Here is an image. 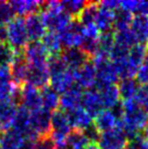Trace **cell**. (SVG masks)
Instances as JSON below:
<instances>
[{"label": "cell", "instance_id": "1", "mask_svg": "<svg viewBox=\"0 0 148 149\" xmlns=\"http://www.w3.org/2000/svg\"><path fill=\"white\" fill-rule=\"evenodd\" d=\"M123 104V116L120 123V127L123 130L128 141L138 137L148 122V114L142 108L137 99L126 100Z\"/></svg>", "mask_w": 148, "mask_h": 149}, {"label": "cell", "instance_id": "2", "mask_svg": "<svg viewBox=\"0 0 148 149\" xmlns=\"http://www.w3.org/2000/svg\"><path fill=\"white\" fill-rule=\"evenodd\" d=\"M39 15L48 32L59 33L72 22V17L62 11L60 1H48L43 3Z\"/></svg>", "mask_w": 148, "mask_h": 149}, {"label": "cell", "instance_id": "3", "mask_svg": "<svg viewBox=\"0 0 148 149\" xmlns=\"http://www.w3.org/2000/svg\"><path fill=\"white\" fill-rule=\"evenodd\" d=\"M93 64L96 69V84L94 87L97 88L108 85H115L119 77L109 57L97 54L93 57Z\"/></svg>", "mask_w": 148, "mask_h": 149}, {"label": "cell", "instance_id": "4", "mask_svg": "<svg viewBox=\"0 0 148 149\" xmlns=\"http://www.w3.org/2000/svg\"><path fill=\"white\" fill-rule=\"evenodd\" d=\"M7 29V42L13 49L20 52L29 44V35L25 27V20L17 17L6 25Z\"/></svg>", "mask_w": 148, "mask_h": 149}, {"label": "cell", "instance_id": "5", "mask_svg": "<svg viewBox=\"0 0 148 149\" xmlns=\"http://www.w3.org/2000/svg\"><path fill=\"white\" fill-rule=\"evenodd\" d=\"M72 132L69 120L64 111L57 110L51 114V130L49 136L54 141L56 146L66 143L68 135Z\"/></svg>", "mask_w": 148, "mask_h": 149}, {"label": "cell", "instance_id": "6", "mask_svg": "<svg viewBox=\"0 0 148 149\" xmlns=\"http://www.w3.org/2000/svg\"><path fill=\"white\" fill-rule=\"evenodd\" d=\"M10 130L20 134L25 139L36 141L38 138V136L33 132V130L31 127V112L21 106L17 107L15 111Z\"/></svg>", "mask_w": 148, "mask_h": 149}, {"label": "cell", "instance_id": "7", "mask_svg": "<svg viewBox=\"0 0 148 149\" xmlns=\"http://www.w3.org/2000/svg\"><path fill=\"white\" fill-rule=\"evenodd\" d=\"M19 102L21 107L25 108L27 111L34 112L41 109L40 89L25 83L19 88Z\"/></svg>", "mask_w": 148, "mask_h": 149}, {"label": "cell", "instance_id": "8", "mask_svg": "<svg viewBox=\"0 0 148 149\" xmlns=\"http://www.w3.org/2000/svg\"><path fill=\"white\" fill-rule=\"evenodd\" d=\"M128 144V137L121 127L100 133L98 138V145L101 149H124Z\"/></svg>", "mask_w": 148, "mask_h": 149}, {"label": "cell", "instance_id": "9", "mask_svg": "<svg viewBox=\"0 0 148 149\" xmlns=\"http://www.w3.org/2000/svg\"><path fill=\"white\" fill-rule=\"evenodd\" d=\"M58 34L63 48H80L83 40V35L82 24L78 21H72L66 29Z\"/></svg>", "mask_w": 148, "mask_h": 149}, {"label": "cell", "instance_id": "10", "mask_svg": "<svg viewBox=\"0 0 148 149\" xmlns=\"http://www.w3.org/2000/svg\"><path fill=\"white\" fill-rule=\"evenodd\" d=\"M51 112L41 108L31 112V127L38 137L49 136L51 130Z\"/></svg>", "mask_w": 148, "mask_h": 149}, {"label": "cell", "instance_id": "11", "mask_svg": "<svg viewBox=\"0 0 148 149\" xmlns=\"http://www.w3.org/2000/svg\"><path fill=\"white\" fill-rule=\"evenodd\" d=\"M23 57L29 64H44L47 63L50 54L41 42H31L23 49Z\"/></svg>", "mask_w": 148, "mask_h": 149}, {"label": "cell", "instance_id": "12", "mask_svg": "<svg viewBox=\"0 0 148 149\" xmlns=\"http://www.w3.org/2000/svg\"><path fill=\"white\" fill-rule=\"evenodd\" d=\"M26 83L43 89L49 84V72L47 63L44 64H29V74Z\"/></svg>", "mask_w": 148, "mask_h": 149}, {"label": "cell", "instance_id": "13", "mask_svg": "<svg viewBox=\"0 0 148 149\" xmlns=\"http://www.w3.org/2000/svg\"><path fill=\"white\" fill-rule=\"evenodd\" d=\"M9 70L11 75V81L17 87L26 83L27 74H29V63L23 57L22 52H17L14 60L9 66Z\"/></svg>", "mask_w": 148, "mask_h": 149}, {"label": "cell", "instance_id": "14", "mask_svg": "<svg viewBox=\"0 0 148 149\" xmlns=\"http://www.w3.org/2000/svg\"><path fill=\"white\" fill-rule=\"evenodd\" d=\"M60 57L66 68L71 71H76L80 68H82L84 64L88 62V58H89L81 48L64 49L61 52Z\"/></svg>", "mask_w": 148, "mask_h": 149}, {"label": "cell", "instance_id": "15", "mask_svg": "<svg viewBox=\"0 0 148 149\" xmlns=\"http://www.w3.org/2000/svg\"><path fill=\"white\" fill-rule=\"evenodd\" d=\"M75 85L81 87L82 89L93 88L96 84V69L93 62L88 61L78 70L74 71Z\"/></svg>", "mask_w": 148, "mask_h": 149}, {"label": "cell", "instance_id": "16", "mask_svg": "<svg viewBox=\"0 0 148 149\" xmlns=\"http://www.w3.org/2000/svg\"><path fill=\"white\" fill-rule=\"evenodd\" d=\"M81 107L84 110H86L93 118H95L99 112L103 110V102L100 100L98 91L95 87L83 91Z\"/></svg>", "mask_w": 148, "mask_h": 149}, {"label": "cell", "instance_id": "17", "mask_svg": "<svg viewBox=\"0 0 148 149\" xmlns=\"http://www.w3.org/2000/svg\"><path fill=\"white\" fill-rule=\"evenodd\" d=\"M71 127L77 131H84L93 124L94 118L82 107L75 108L73 110L66 112Z\"/></svg>", "mask_w": 148, "mask_h": 149}, {"label": "cell", "instance_id": "18", "mask_svg": "<svg viewBox=\"0 0 148 149\" xmlns=\"http://www.w3.org/2000/svg\"><path fill=\"white\" fill-rule=\"evenodd\" d=\"M24 20L29 39L32 42H39V39H41L47 33V29L41 20L40 15L37 13L31 14L29 17H26V19Z\"/></svg>", "mask_w": 148, "mask_h": 149}, {"label": "cell", "instance_id": "19", "mask_svg": "<svg viewBox=\"0 0 148 149\" xmlns=\"http://www.w3.org/2000/svg\"><path fill=\"white\" fill-rule=\"evenodd\" d=\"M50 87L57 91L58 94H63L71 89L75 85V79H74V71L68 70L59 73V74L52 75L49 77Z\"/></svg>", "mask_w": 148, "mask_h": 149}, {"label": "cell", "instance_id": "20", "mask_svg": "<svg viewBox=\"0 0 148 149\" xmlns=\"http://www.w3.org/2000/svg\"><path fill=\"white\" fill-rule=\"evenodd\" d=\"M120 123L121 122L117 119V116L109 109H103V111H100L95 116L93 121V124L98 130L99 133L107 132L115 127H120Z\"/></svg>", "mask_w": 148, "mask_h": 149}, {"label": "cell", "instance_id": "21", "mask_svg": "<svg viewBox=\"0 0 148 149\" xmlns=\"http://www.w3.org/2000/svg\"><path fill=\"white\" fill-rule=\"evenodd\" d=\"M83 89L77 85H74L71 89L60 96V107L64 112L81 107Z\"/></svg>", "mask_w": 148, "mask_h": 149}, {"label": "cell", "instance_id": "22", "mask_svg": "<svg viewBox=\"0 0 148 149\" xmlns=\"http://www.w3.org/2000/svg\"><path fill=\"white\" fill-rule=\"evenodd\" d=\"M17 109V102L13 100L0 101V134L11 128V123Z\"/></svg>", "mask_w": 148, "mask_h": 149}, {"label": "cell", "instance_id": "23", "mask_svg": "<svg viewBox=\"0 0 148 149\" xmlns=\"http://www.w3.org/2000/svg\"><path fill=\"white\" fill-rule=\"evenodd\" d=\"M11 8H12L14 14H17V17H29L31 14L35 13L43 7L44 2L40 1H35V0H15L9 2Z\"/></svg>", "mask_w": 148, "mask_h": 149}, {"label": "cell", "instance_id": "24", "mask_svg": "<svg viewBox=\"0 0 148 149\" xmlns=\"http://www.w3.org/2000/svg\"><path fill=\"white\" fill-rule=\"evenodd\" d=\"M138 44H148V17L143 15H135L130 26Z\"/></svg>", "mask_w": 148, "mask_h": 149}, {"label": "cell", "instance_id": "25", "mask_svg": "<svg viewBox=\"0 0 148 149\" xmlns=\"http://www.w3.org/2000/svg\"><path fill=\"white\" fill-rule=\"evenodd\" d=\"M117 87H118L120 98L123 101L135 99L140 89V84L137 83V81L135 79H120Z\"/></svg>", "mask_w": 148, "mask_h": 149}, {"label": "cell", "instance_id": "26", "mask_svg": "<svg viewBox=\"0 0 148 149\" xmlns=\"http://www.w3.org/2000/svg\"><path fill=\"white\" fill-rule=\"evenodd\" d=\"M96 89L98 91L100 100L103 102V109H111V108L114 107L117 104L120 102V96L117 85L97 87Z\"/></svg>", "mask_w": 148, "mask_h": 149}, {"label": "cell", "instance_id": "27", "mask_svg": "<svg viewBox=\"0 0 148 149\" xmlns=\"http://www.w3.org/2000/svg\"><path fill=\"white\" fill-rule=\"evenodd\" d=\"M41 107L49 112H54L60 107V95L50 86L40 89Z\"/></svg>", "mask_w": 148, "mask_h": 149}, {"label": "cell", "instance_id": "28", "mask_svg": "<svg viewBox=\"0 0 148 149\" xmlns=\"http://www.w3.org/2000/svg\"><path fill=\"white\" fill-rule=\"evenodd\" d=\"M113 20H114V12L103 7H100L98 3V12H97L96 20H95V24L100 31V33L112 31Z\"/></svg>", "mask_w": 148, "mask_h": 149}, {"label": "cell", "instance_id": "29", "mask_svg": "<svg viewBox=\"0 0 148 149\" xmlns=\"http://www.w3.org/2000/svg\"><path fill=\"white\" fill-rule=\"evenodd\" d=\"M41 42L45 46L50 56H59L62 52V44L59 37V34L56 32H47L45 36L41 38Z\"/></svg>", "mask_w": 148, "mask_h": 149}, {"label": "cell", "instance_id": "30", "mask_svg": "<svg viewBox=\"0 0 148 149\" xmlns=\"http://www.w3.org/2000/svg\"><path fill=\"white\" fill-rule=\"evenodd\" d=\"M13 100L19 104V88L11 79H0V101Z\"/></svg>", "mask_w": 148, "mask_h": 149}, {"label": "cell", "instance_id": "31", "mask_svg": "<svg viewBox=\"0 0 148 149\" xmlns=\"http://www.w3.org/2000/svg\"><path fill=\"white\" fill-rule=\"evenodd\" d=\"M89 143L91 141L85 136V134L77 130H72L66 139V144L69 149H86Z\"/></svg>", "mask_w": 148, "mask_h": 149}, {"label": "cell", "instance_id": "32", "mask_svg": "<svg viewBox=\"0 0 148 149\" xmlns=\"http://www.w3.org/2000/svg\"><path fill=\"white\" fill-rule=\"evenodd\" d=\"M146 51H147V46L142 45V44H136L135 46H133L131 49L128 50V61L135 68L136 70H138L140 66L143 65Z\"/></svg>", "mask_w": 148, "mask_h": 149}, {"label": "cell", "instance_id": "33", "mask_svg": "<svg viewBox=\"0 0 148 149\" xmlns=\"http://www.w3.org/2000/svg\"><path fill=\"white\" fill-rule=\"evenodd\" d=\"M88 2L83 0H64L60 2L62 11L70 17H78Z\"/></svg>", "mask_w": 148, "mask_h": 149}, {"label": "cell", "instance_id": "34", "mask_svg": "<svg viewBox=\"0 0 148 149\" xmlns=\"http://www.w3.org/2000/svg\"><path fill=\"white\" fill-rule=\"evenodd\" d=\"M114 44L126 49H131L133 46L138 44L131 29H121L114 32Z\"/></svg>", "mask_w": 148, "mask_h": 149}, {"label": "cell", "instance_id": "35", "mask_svg": "<svg viewBox=\"0 0 148 149\" xmlns=\"http://www.w3.org/2000/svg\"><path fill=\"white\" fill-rule=\"evenodd\" d=\"M133 20V14L123 9L119 8L114 12V20H113V29L115 31L130 29Z\"/></svg>", "mask_w": 148, "mask_h": 149}, {"label": "cell", "instance_id": "36", "mask_svg": "<svg viewBox=\"0 0 148 149\" xmlns=\"http://www.w3.org/2000/svg\"><path fill=\"white\" fill-rule=\"evenodd\" d=\"M99 44V51L98 54H103V56H109L111 49L114 46V32L109 31V32H103L100 33L98 37Z\"/></svg>", "mask_w": 148, "mask_h": 149}, {"label": "cell", "instance_id": "37", "mask_svg": "<svg viewBox=\"0 0 148 149\" xmlns=\"http://www.w3.org/2000/svg\"><path fill=\"white\" fill-rule=\"evenodd\" d=\"M98 12V3L96 2H88L87 6L84 8L82 13L77 17V21L82 25L95 24V20Z\"/></svg>", "mask_w": 148, "mask_h": 149}, {"label": "cell", "instance_id": "38", "mask_svg": "<svg viewBox=\"0 0 148 149\" xmlns=\"http://www.w3.org/2000/svg\"><path fill=\"white\" fill-rule=\"evenodd\" d=\"M17 51L13 49L8 42H0V65L10 66Z\"/></svg>", "mask_w": 148, "mask_h": 149}, {"label": "cell", "instance_id": "39", "mask_svg": "<svg viewBox=\"0 0 148 149\" xmlns=\"http://www.w3.org/2000/svg\"><path fill=\"white\" fill-rule=\"evenodd\" d=\"M80 48L88 56V57H95L99 51V44L98 39H93V38H84L81 42Z\"/></svg>", "mask_w": 148, "mask_h": 149}, {"label": "cell", "instance_id": "40", "mask_svg": "<svg viewBox=\"0 0 148 149\" xmlns=\"http://www.w3.org/2000/svg\"><path fill=\"white\" fill-rule=\"evenodd\" d=\"M14 12L9 2H0V25H6L14 19Z\"/></svg>", "mask_w": 148, "mask_h": 149}, {"label": "cell", "instance_id": "41", "mask_svg": "<svg viewBox=\"0 0 148 149\" xmlns=\"http://www.w3.org/2000/svg\"><path fill=\"white\" fill-rule=\"evenodd\" d=\"M34 149H57L54 141L50 138V136L38 137L34 141Z\"/></svg>", "mask_w": 148, "mask_h": 149}, {"label": "cell", "instance_id": "42", "mask_svg": "<svg viewBox=\"0 0 148 149\" xmlns=\"http://www.w3.org/2000/svg\"><path fill=\"white\" fill-rule=\"evenodd\" d=\"M82 35L84 38L98 39L99 35H100V31L96 26V24L82 25Z\"/></svg>", "mask_w": 148, "mask_h": 149}, {"label": "cell", "instance_id": "43", "mask_svg": "<svg viewBox=\"0 0 148 149\" xmlns=\"http://www.w3.org/2000/svg\"><path fill=\"white\" fill-rule=\"evenodd\" d=\"M136 99H137V101L140 102L142 108L145 110V112L148 114V84L140 87V91H138V94H137Z\"/></svg>", "mask_w": 148, "mask_h": 149}, {"label": "cell", "instance_id": "44", "mask_svg": "<svg viewBox=\"0 0 148 149\" xmlns=\"http://www.w3.org/2000/svg\"><path fill=\"white\" fill-rule=\"evenodd\" d=\"M135 77H136L135 79L137 81L138 84H142L143 86H144V85H147L148 84V66L143 64V65L137 70Z\"/></svg>", "mask_w": 148, "mask_h": 149}, {"label": "cell", "instance_id": "45", "mask_svg": "<svg viewBox=\"0 0 148 149\" xmlns=\"http://www.w3.org/2000/svg\"><path fill=\"white\" fill-rule=\"evenodd\" d=\"M84 134H85V136L88 138V141H91V143H96V141H98V138H99V135H100V133L97 128L95 127L94 124H91L89 127H87L86 130H84L82 131Z\"/></svg>", "mask_w": 148, "mask_h": 149}, {"label": "cell", "instance_id": "46", "mask_svg": "<svg viewBox=\"0 0 148 149\" xmlns=\"http://www.w3.org/2000/svg\"><path fill=\"white\" fill-rule=\"evenodd\" d=\"M137 3H138V1H136V0H124V1H120V8L134 14L136 13Z\"/></svg>", "mask_w": 148, "mask_h": 149}, {"label": "cell", "instance_id": "47", "mask_svg": "<svg viewBox=\"0 0 148 149\" xmlns=\"http://www.w3.org/2000/svg\"><path fill=\"white\" fill-rule=\"evenodd\" d=\"M99 6L115 12L120 8V1H117V0H106V1L99 2Z\"/></svg>", "mask_w": 148, "mask_h": 149}, {"label": "cell", "instance_id": "48", "mask_svg": "<svg viewBox=\"0 0 148 149\" xmlns=\"http://www.w3.org/2000/svg\"><path fill=\"white\" fill-rule=\"evenodd\" d=\"M136 15H143L148 17V0L138 1L137 9H136Z\"/></svg>", "mask_w": 148, "mask_h": 149}, {"label": "cell", "instance_id": "49", "mask_svg": "<svg viewBox=\"0 0 148 149\" xmlns=\"http://www.w3.org/2000/svg\"><path fill=\"white\" fill-rule=\"evenodd\" d=\"M7 40V29L4 25H0V42H6Z\"/></svg>", "mask_w": 148, "mask_h": 149}, {"label": "cell", "instance_id": "50", "mask_svg": "<svg viewBox=\"0 0 148 149\" xmlns=\"http://www.w3.org/2000/svg\"><path fill=\"white\" fill-rule=\"evenodd\" d=\"M86 149H101L98 143H89V145L87 146Z\"/></svg>", "mask_w": 148, "mask_h": 149}, {"label": "cell", "instance_id": "51", "mask_svg": "<svg viewBox=\"0 0 148 149\" xmlns=\"http://www.w3.org/2000/svg\"><path fill=\"white\" fill-rule=\"evenodd\" d=\"M143 137H144L146 141H148V122L147 124H146V126L144 127V130H143Z\"/></svg>", "mask_w": 148, "mask_h": 149}, {"label": "cell", "instance_id": "52", "mask_svg": "<svg viewBox=\"0 0 148 149\" xmlns=\"http://www.w3.org/2000/svg\"><path fill=\"white\" fill-rule=\"evenodd\" d=\"M144 65L148 66V46H147V51H146V56H145V59H144V63H143Z\"/></svg>", "mask_w": 148, "mask_h": 149}, {"label": "cell", "instance_id": "53", "mask_svg": "<svg viewBox=\"0 0 148 149\" xmlns=\"http://www.w3.org/2000/svg\"><path fill=\"white\" fill-rule=\"evenodd\" d=\"M124 149H125V148H124Z\"/></svg>", "mask_w": 148, "mask_h": 149}]
</instances>
